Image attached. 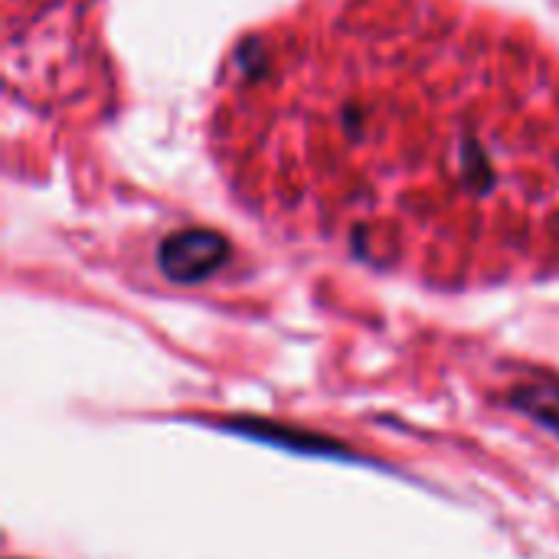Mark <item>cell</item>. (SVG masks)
Segmentation results:
<instances>
[{
    "mask_svg": "<svg viewBox=\"0 0 559 559\" xmlns=\"http://www.w3.org/2000/svg\"><path fill=\"white\" fill-rule=\"evenodd\" d=\"M213 141L233 170L344 174L350 193L436 174L491 203L514 174L559 164V69L445 0H318L229 52Z\"/></svg>",
    "mask_w": 559,
    "mask_h": 559,
    "instance_id": "6da1fadb",
    "label": "cell"
},
{
    "mask_svg": "<svg viewBox=\"0 0 559 559\" xmlns=\"http://www.w3.org/2000/svg\"><path fill=\"white\" fill-rule=\"evenodd\" d=\"M160 272L170 282H183V285H197L203 278H210L226 259V239H219L216 233H203V229H190V233H177L160 246Z\"/></svg>",
    "mask_w": 559,
    "mask_h": 559,
    "instance_id": "7a4b0ae2",
    "label": "cell"
},
{
    "mask_svg": "<svg viewBox=\"0 0 559 559\" xmlns=\"http://www.w3.org/2000/svg\"><path fill=\"white\" fill-rule=\"evenodd\" d=\"M226 432H236V436H246V439H255V442H269V445H278V449H292V452H305V455H324V459H354V452L328 436H311V432H301L295 426H275V423H265V419H249V416H239V419H226L223 423Z\"/></svg>",
    "mask_w": 559,
    "mask_h": 559,
    "instance_id": "3957f363",
    "label": "cell"
},
{
    "mask_svg": "<svg viewBox=\"0 0 559 559\" xmlns=\"http://www.w3.org/2000/svg\"><path fill=\"white\" fill-rule=\"evenodd\" d=\"M511 406L544 429L559 436V383L557 380H537V383H521L508 393Z\"/></svg>",
    "mask_w": 559,
    "mask_h": 559,
    "instance_id": "277c9868",
    "label": "cell"
}]
</instances>
